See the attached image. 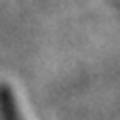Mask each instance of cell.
<instances>
[{
  "label": "cell",
  "mask_w": 120,
  "mask_h": 120,
  "mask_svg": "<svg viewBox=\"0 0 120 120\" xmlns=\"http://www.w3.org/2000/svg\"><path fill=\"white\" fill-rule=\"evenodd\" d=\"M0 116L2 120H23L18 99L8 83H0Z\"/></svg>",
  "instance_id": "cell-1"
}]
</instances>
